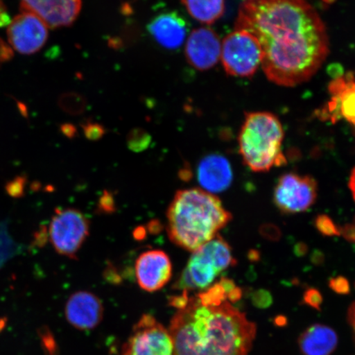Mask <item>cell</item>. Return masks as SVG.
I'll return each mask as SVG.
<instances>
[{
	"label": "cell",
	"instance_id": "obj_9",
	"mask_svg": "<svg viewBox=\"0 0 355 355\" xmlns=\"http://www.w3.org/2000/svg\"><path fill=\"white\" fill-rule=\"evenodd\" d=\"M7 30L8 42L17 52L24 55L37 53L48 38V26L41 17L24 7Z\"/></svg>",
	"mask_w": 355,
	"mask_h": 355
},
{
	"label": "cell",
	"instance_id": "obj_8",
	"mask_svg": "<svg viewBox=\"0 0 355 355\" xmlns=\"http://www.w3.org/2000/svg\"><path fill=\"white\" fill-rule=\"evenodd\" d=\"M318 184L313 177L287 173L279 178L274 190V202L285 214L308 211L316 202Z\"/></svg>",
	"mask_w": 355,
	"mask_h": 355
},
{
	"label": "cell",
	"instance_id": "obj_22",
	"mask_svg": "<svg viewBox=\"0 0 355 355\" xmlns=\"http://www.w3.org/2000/svg\"><path fill=\"white\" fill-rule=\"evenodd\" d=\"M322 295L316 288H309L304 295V303L314 309L320 310L322 304Z\"/></svg>",
	"mask_w": 355,
	"mask_h": 355
},
{
	"label": "cell",
	"instance_id": "obj_4",
	"mask_svg": "<svg viewBox=\"0 0 355 355\" xmlns=\"http://www.w3.org/2000/svg\"><path fill=\"white\" fill-rule=\"evenodd\" d=\"M283 141L282 124L276 115L269 112L246 114L239 136V153L252 171L266 172L286 165Z\"/></svg>",
	"mask_w": 355,
	"mask_h": 355
},
{
	"label": "cell",
	"instance_id": "obj_33",
	"mask_svg": "<svg viewBox=\"0 0 355 355\" xmlns=\"http://www.w3.org/2000/svg\"><path fill=\"white\" fill-rule=\"evenodd\" d=\"M322 2L330 4L334 3L336 0H322Z\"/></svg>",
	"mask_w": 355,
	"mask_h": 355
},
{
	"label": "cell",
	"instance_id": "obj_15",
	"mask_svg": "<svg viewBox=\"0 0 355 355\" xmlns=\"http://www.w3.org/2000/svg\"><path fill=\"white\" fill-rule=\"evenodd\" d=\"M21 7L33 12L52 28L72 25L82 8L81 0H21Z\"/></svg>",
	"mask_w": 355,
	"mask_h": 355
},
{
	"label": "cell",
	"instance_id": "obj_29",
	"mask_svg": "<svg viewBox=\"0 0 355 355\" xmlns=\"http://www.w3.org/2000/svg\"><path fill=\"white\" fill-rule=\"evenodd\" d=\"M10 24V17L6 10L3 0H0V28L8 26Z\"/></svg>",
	"mask_w": 355,
	"mask_h": 355
},
{
	"label": "cell",
	"instance_id": "obj_32",
	"mask_svg": "<svg viewBox=\"0 0 355 355\" xmlns=\"http://www.w3.org/2000/svg\"><path fill=\"white\" fill-rule=\"evenodd\" d=\"M349 188L352 191V196L355 202V167L349 177Z\"/></svg>",
	"mask_w": 355,
	"mask_h": 355
},
{
	"label": "cell",
	"instance_id": "obj_3",
	"mask_svg": "<svg viewBox=\"0 0 355 355\" xmlns=\"http://www.w3.org/2000/svg\"><path fill=\"white\" fill-rule=\"evenodd\" d=\"M166 216L168 238L191 252L214 239L232 220L218 198L199 188L178 191Z\"/></svg>",
	"mask_w": 355,
	"mask_h": 355
},
{
	"label": "cell",
	"instance_id": "obj_17",
	"mask_svg": "<svg viewBox=\"0 0 355 355\" xmlns=\"http://www.w3.org/2000/svg\"><path fill=\"white\" fill-rule=\"evenodd\" d=\"M148 31L159 46L168 50L180 48L187 37V24L179 13H162L153 19L148 25Z\"/></svg>",
	"mask_w": 355,
	"mask_h": 355
},
{
	"label": "cell",
	"instance_id": "obj_6",
	"mask_svg": "<svg viewBox=\"0 0 355 355\" xmlns=\"http://www.w3.org/2000/svg\"><path fill=\"white\" fill-rule=\"evenodd\" d=\"M90 232V221L83 212L66 208L53 216L49 236L58 254L75 259Z\"/></svg>",
	"mask_w": 355,
	"mask_h": 355
},
{
	"label": "cell",
	"instance_id": "obj_25",
	"mask_svg": "<svg viewBox=\"0 0 355 355\" xmlns=\"http://www.w3.org/2000/svg\"><path fill=\"white\" fill-rule=\"evenodd\" d=\"M252 301L257 307L265 308L272 303V297L269 292L261 290L255 293Z\"/></svg>",
	"mask_w": 355,
	"mask_h": 355
},
{
	"label": "cell",
	"instance_id": "obj_16",
	"mask_svg": "<svg viewBox=\"0 0 355 355\" xmlns=\"http://www.w3.org/2000/svg\"><path fill=\"white\" fill-rule=\"evenodd\" d=\"M198 183L211 194L223 192L232 183L233 172L228 159L219 154L207 155L199 163Z\"/></svg>",
	"mask_w": 355,
	"mask_h": 355
},
{
	"label": "cell",
	"instance_id": "obj_27",
	"mask_svg": "<svg viewBox=\"0 0 355 355\" xmlns=\"http://www.w3.org/2000/svg\"><path fill=\"white\" fill-rule=\"evenodd\" d=\"M99 209L105 212H112L114 211V202L112 195L105 192L103 196L100 199Z\"/></svg>",
	"mask_w": 355,
	"mask_h": 355
},
{
	"label": "cell",
	"instance_id": "obj_1",
	"mask_svg": "<svg viewBox=\"0 0 355 355\" xmlns=\"http://www.w3.org/2000/svg\"><path fill=\"white\" fill-rule=\"evenodd\" d=\"M234 29L257 39L261 68L278 86L308 82L329 54L326 26L306 0H243Z\"/></svg>",
	"mask_w": 355,
	"mask_h": 355
},
{
	"label": "cell",
	"instance_id": "obj_2",
	"mask_svg": "<svg viewBox=\"0 0 355 355\" xmlns=\"http://www.w3.org/2000/svg\"><path fill=\"white\" fill-rule=\"evenodd\" d=\"M168 332L174 355H248L257 326L229 301L207 305L195 295L177 309Z\"/></svg>",
	"mask_w": 355,
	"mask_h": 355
},
{
	"label": "cell",
	"instance_id": "obj_28",
	"mask_svg": "<svg viewBox=\"0 0 355 355\" xmlns=\"http://www.w3.org/2000/svg\"><path fill=\"white\" fill-rule=\"evenodd\" d=\"M340 235L349 242L355 243V224H347L340 228Z\"/></svg>",
	"mask_w": 355,
	"mask_h": 355
},
{
	"label": "cell",
	"instance_id": "obj_23",
	"mask_svg": "<svg viewBox=\"0 0 355 355\" xmlns=\"http://www.w3.org/2000/svg\"><path fill=\"white\" fill-rule=\"evenodd\" d=\"M329 286L333 291H335L339 295H348L350 291L348 279L343 277H337L331 279Z\"/></svg>",
	"mask_w": 355,
	"mask_h": 355
},
{
	"label": "cell",
	"instance_id": "obj_12",
	"mask_svg": "<svg viewBox=\"0 0 355 355\" xmlns=\"http://www.w3.org/2000/svg\"><path fill=\"white\" fill-rule=\"evenodd\" d=\"M221 43L218 35L209 28L193 31L185 46L189 64L200 71L209 70L220 59Z\"/></svg>",
	"mask_w": 355,
	"mask_h": 355
},
{
	"label": "cell",
	"instance_id": "obj_24",
	"mask_svg": "<svg viewBox=\"0 0 355 355\" xmlns=\"http://www.w3.org/2000/svg\"><path fill=\"white\" fill-rule=\"evenodd\" d=\"M139 139H137L135 132L132 133L131 137L130 139V145L132 150H144L146 148V146L149 144L150 139L149 137H146V133L139 132Z\"/></svg>",
	"mask_w": 355,
	"mask_h": 355
},
{
	"label": "cell",
	"instance_id": "obj_30",
	"mask_svg": "<svg viewBox=\"0 0 355 355\" xmlns=\"http://www.w3.org/2000/svg\"><path fill=\"white\" fill-rule=\"evenodd\" d=\"M85 132L88 139H99L103 135V130H101V127L96 125L88 126Z\"/></svg>",
	"mask_w": 355,
	"mask_h": 355
},
{
	"label": "cell",
	"instance_id": "obj_13",
	"mask_svg": "<svg viewBox=\"0 0 355 355\" xmlns=\"http://www.w3.org/2000/svg\"><path fill=\"white\" fill-rule=\"evenodd\" d=\"M220 273L214 261L202 248L192 252L187 266L175 283L174 288L182 291L202 292L213 285Z\"/></svg>",
	"mask_w": 355,
	"mask_h": 355
},
{
	"label": "cell",
	"instance_id": "obj_7",
	"mask_svg": "<svg viewBox=\"0 0 355 355\" xmlns=\"http://www.w3.org/2000/svg\"><path fill=\"white\" fill-rule=\"evenodd\" d=\"M122 355H174L170 332L152 315L145 314L123 345Z\"/></svg>",
	"mask_w": 355,
	"mask_h": 355
},
{
	"label": "cell",
	"instance_id": "obj_31",
	"mask_svg": "<svg viewBox=\"0 0 355 355\" xmlns=\"http://www.w3.org/2000/svg\"><path fill=\"white\" fill-rule=\"evenodd\" d=\"M348 322L352 327L355 340V302L349 306L348 310Z\"/></svg>",
	"mask_w": 355,
	"mask_h": 355
},
{
	"label": "cell",
	"instance_id": "obj_14",
	"mask_svg": "<svg viewBox=\"0 0 355 355\" xmlns=\"http://www.w3.org/2000/svg\"><path fill=\"white\" fill-rule=\"evenodd\" d=\"M67 321L81 331L94 329L102 321L104 307L101 300L92 292H75L67 301Z\"/></svg>",
	"mask_w": 355,
	"mask_h": 355
},
{
	"label": "cell",
	"instance_id": "obj_11",
	"mask_svg": "<svg viewBox=\"0 0 355 355\" xmlns=\"http://www.w3.org/2000/svg\"><path fill=\"white\" fill-rule=\"evenodd\" d=\"M331 100L320 112L323 121L336 123L345 119L355 127V77L347 73L333 80L329 86Z\"/></svg>",
	"mask_w": 355,
	"mask_h": 355
},
{
	"label": "cell",
	"instance_id": "obj_19",
	"mask_svg": "<svg viewBox=\"0 0 355 355\" xmlns=\"http://www.w3.org/2000/svg\"><path fill=\"white\" fill-rule=\"evenodd\" d=\"M193 19L210 25L218 21L225 12V0H182Z\"/></svg>",
	"mask_w": 355,
	"mask_h": 355
},
{
	"label": "cell",
	"instance_id": "obj_5",
	"mask_svg": "<svg viewBox=\"0 0 355 355\" xmlns=\"http://www.w3.org/2000/svg\"><path fill=\"white\" fill-rule=\"evenodd\" d=\"M220 59L230 76L250 78L261 65V50L254 35L243 30H235L224 39Z\"/></svg>",
	"mask_w": 355,
	"mask_h": 355
},
{
	"label": "cell",
	"instance_id": "obj_21",
	"mask_svg": "<svg viewBox=\"0 0 355 355\" xmlns=\"http://www.w3.org/2000/svg\"><path fill=\"white\" fill-rule=\"evenodd\" d=\"M315 226L324 236H340V228L337 227L334 221L327 215L318 216L315 220Z\"/></svg>",
	"mask_w": 355,
	"mask_h": 355
},
{
	"label": "cell",
	"instance_id": "obj_10",
	"mask_svg": "<svg viewBox=\"0 0 355 355\" xmlns=\"http://www.w3.org/2000/svg\"><path fill=\"white\" fill-rule=\"evenodd\" d=\"M170 257L162 250L143 252L135 263V276L139 286L145 291L155 292L166 286L172 277Z\"/></svg>",
	"mask_w": 355,
	"mask_h": 355
},
{
	"label": "cell",
	"instance_id": "obj_20",
	"mask_svg": "<svg viewBox=\"0 0 355 355\" xmlns=\"http://www.w3.org/2000/svg\"><path fill=\"white\" fill-rule=\"evenodd\" d=\"M21 247L12 238L7 222L0 223V268L19 255Z\"/></svg>",
	"mask_w": 355,
	"mask_h": 355
},
{
	"label": "cell",
	"instance_id": "obj_26",
	"mask_svg": "<svg viewBox=\"0 0 355 355\" xmlns=\"http://www.w3.org/2000/svg\"><path fill=\"white\" fill-rule=\"evenodd\" d=\"M25 181L24 179H17L8 185V192L13 197L21 196L24 191Z\"/></svg>",
	"mask_w": 355,
	"mask_h": 355
},
{
	"label": "cell",
	"instance_id": "obj_18",
	"mask_svg": "<svg viewBox=\"0 0 355 355\" xmlns=\"http://www.w3.org/2000/svg\"><path fill=\"white\" fill-rule=\"evenodd\" d=\"M338 341V336L331 327L316 323L302 333L298 345L303 355H331Z\"/></svg>",
	"mask_w": 355,
	"mask_h": 355
}]
</instances>
